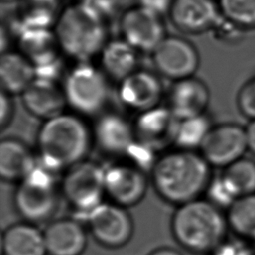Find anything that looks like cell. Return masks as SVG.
<instances>
[{"instance_id": "cell-5", "label": "cell", "mask_w": 255, "mask_h": 255, "mask_svg": "<svg viewBox=\"0 0 255 255\" xmlns=\"http://www.w3.org/2000/svg\"><path fill=\"white\" fill-rule=\"evenodd\" d=\"M108 79L101 68L78 63L65 75L62 85L67 106L82 117L101 115L110 95Z\"/></svg>"}, {"instance_id": "cell-29", "label": "cell", "mask_w": 255, "mask_h": 255, "mask_svg": "<svg viewBox=\"0 0 255 255\" xmlns=\"http://www.w3.org/2000/svg\"><path fill=\"white\" fill-rule=\"evenodd\" d=\"M221 15L240 28L255 27V0H219Z\"/></svg>"}, {"instance_id": "cell-28", "label": "cell", "mask_w": 255, "mask_h": 255, "mask_svg": "<svg viewBox=\"0 0 255 255\" xmlns=\"http://www.w3.org/2000/svg\"><path fill=\"white\" fill-rule=\"evenodd\" d=\"M223 178L240 196L255 193V161L242 157L224 168Z\"/></svg>"}, {"instance_id": "cell-25", "label": "cell", "mask_w": 255, "mask_h": 255, "mask_svg": "<svg viewBox=\"0 0 255 255\" xmlns=\"http://www.w3.org/2000/svg\"><path fill=\"white\" fill-rule=\"evenodd\" d=\"M60 13L59 0H20L16 13V33L23 29H51Z\"/></svg>"}, {"instance_id": "cell-23", "label": "cell", "mask_w": 255, "mask_h": 255, "mask_svg": "<svg viewBox=\"0 0 255 255\" xmlns=\"http://www.w3.org/2000/svg\"><path fill=\"white\" fill-rule=\"evenodd\" d=\"M137 53L123 38L110 40L99 55L101 69L108 78L120 83L137 70Z\"/></svg>"}, {"instance_id": "cell-12", "label": "cell", "mask_w": 255, "mask_h": 255, "mask_svg": "<svg viewBox=\"0 0 255 255\" xmlns=\"http://www.w3.org/2000/svg\"><path fill=\"white\" fill-rule=\"evenodd\" d=\"M147 178L144 170L129 161L116 162L105 167V191L110 200L130 207L144 197Z\"/></svg>"}, {"instance_id": "cell-30", "label": "cell", "mask_w": 255, "mask_h": 255, "mask_svg": "<svg viewBox=\"0 0 255 255\" xmlns=\"http://www.w3.org/2000/svg\"><path fill=\"white\" fill-rule=\"evenodd\" d=\"M206 192L208 195V200L219 208L225 207L228 209L231 204L237 198H239L233 188L228 184L221 174L214 179H211Z\"/></svg>"}, {"instance_id": "cell-15", "label": "cell", "mask_w": 255, "mask_h": 255, "mask_svg": "<svg viewBox=\"0 0 255 255\" xmlns=\"http://www.w3.org/2000/svg\"><path fill=\"white\" fill-rule=\"evenodd\" d=\"M168 15L172 25L187 34L212 30L222 18L213 0H173Z\"/></svg>"}, {"instance_id": "cell-3", "label": "cell", "mask_w": 255, "mask_h": 255, "mask_svg": "<svg viewBox=\"0 0 255 255\" xmlns=\"http://www.w3.org/2000/svg\"><path fill=\"white\" fill-rule=\"evenodd\" d=\"M54 32L61 51L78 63L100 55L109 41L105 16L92 3H71L65 7Z\"/></svg>"}, {"instance_id": "cell-24", "label": "cell", "mask_w": 255, "mask_h": 255, "mask_svg": "<svg viewBox=\"0 0 255 255\" xmlns=\"http://www.w3.org/2000/svg\"><path fill=\"white\" fill-rule=\"evenodd\" d=\"M35 79L34 65L21 52L8 50L1 54V90L9 95H22Z\"/></svg>"}, {"instance_id": "cell-8", "label": "cell", "mask_w": 255, "mask_h": 255, "mask_svg": "<svg viewBox=\"0 0 255 255\" xmlns=\"http://www.w3.org/2000/svg\"><path fill=\"white\" fill-rule=\"evenodd\" d=\"M86 220L93 237L108 248L126 245L133 233L132 219L126 207L112 201H103L88 214Z\"/></svg>"}, {"instance_id": "cell-36", "label": "cell", "mask_w": 255, "mask_h": 255, "mask_svg": "<svg viewBox=\"0 0 255 255\" xmlns=\"http://www.w3.org/2000/svg\"><path fill=\"white\" fill-rule=\"evenodd\" d=\"M148 255H182V254L176 249L171 247H160L153 250Z\"/></svg>"}, {"instance_id": "cell-13", "label": "cell", "mask_w": 255, "mask_h": 255, "mask_svg": "<svg viewBox=\"0 0 255 255\" xmlns=\"http://www.w3.org/2000/svg\"><path fill=\"white\" fill-rule=\"evenodd\" d=\"M178 124L179 120L164 106L139 113L132 123L135 141L157 153L174 144Z\"/></svg>"}, {"instance_id": "cell-14", "label": "cell", "mask_w": 255, "mask_h": 255, "mask_svg": "<svg viewBox=\"0 0 255 255\" xmlns=\"http://www.w3.org/2000/svg\"><path fill=\"white\" fill-rule=\"evenodd\" d=\"M163 86L157 75L137 69L120 82L119 98L128 109L142 113L159 106Z\"/></svg>"}, {"instance_id": "cell-4", "label": "cell", "mask_w": 255, "mask_h": 255, "mask_svg": "<svg viewBox=\"0 0 255 255\" xmlns=\"http://www.w3.org/2000/svg\"><path fill=\"white\" fill-rule=\"evenodd\" d=\"M228 223L221 208L208 199H194L178 205L171 219L177 243L196 254L212 253L224 240Z\"/></svg>"}, {"instance_id": "cell-16", "label": "cell", "mask_w": 255, "mask_h": 255, "mask_svg": "<svg viewBox=\"0 0 255 255\" xmlns=\"http://www.w3.org/2000/svg\"><path fill=\"white\" fill-rule=\"evenodd\" d=\"M92 130L96 144L110 155L126 156L135 141L132 123L119 113H102Z\"/></svg>"}, {"instance_id": "cell-32", "label": "cell", "mask_w": 255, "mask_h": 255, "mask_svg": "<svg viewBox=\"0 0 255 255\" xmlns=\"http://www.w3.org/2000/svg\"><path fill=\"white\" fill-rule=\"evenodd\" d=\"M0 106H1V111H0V127L1 128H5L7 127L13 117L14 114V106L12 103V100L10 98V95L3 90H1L0 94Z\"/></svg>"}, {"instance_id": "cell-19", "label": "cell", "mask_w": 255, "mask_h": 255, "mask_svg": "<svg viewBox=\"0 0 255 255\" xmlns=\"http://www.w3.org/2000/svg\"><path fill=\"white\" fill-rule=\"evenodd\" d=\"M44 237L48 255H82L88 244L87 231L76 218L52 221Z\"/></svg>"}, {"instance_id": "cell-2", "label": "cell", "mask_w": 255, "mask_h": 255, "mask_svg": "<svg viewBox=\"0 0 255 255\" xmlns=\"http://www.w3.org/2000/svg\"><path fill=\"white\" fill-rule=\"evenodd\" d=\"M210 164L194 150L165 152L152 165L151 181L157 194L177 205L197 199L211 181Z\"/></svg>"}, {"instance_id": "cell-17", "label": "cell", "mask_w": 255, "mask_h": 255, "mask_svg": "<svg viewBox=\"0 0 255 255\" xmlns=\"http://www.w3.org/2000/svg\"><path fill=\"white\" fill-rule=\"evenodd\" d=\"M210 94L199 79L189 77L174 81L167 95V108L179 121L205 114Z\"/></svg>"}, {"instance_id": "cell-26", "label": "cell", "mask_w": 255, "mask_h": 255, "mask_svg": "<svg viewBox=\"0 0 255 255\" xmlns=\"http://www.w3.org/2000/svg\"><path fill=\"white\" fill-rule=\"evenodd\" d=\"M228 226L240 237L255 241V193L240 196L227 209Z\"/></svg>"}, {"instance_id": "cell-21", "label": "cell", "mask_w": 255, "mask_h": 255, "mask_svg": "<svg viewBox=\"0 0 255 255\" xmlns=\"http://www.w3.org/2000/svg\"><path fill=\"white\" fill-rule=\"evenodd\" d=\"M38 157L22 140L3 138L0 142V175L6 181H21L38 165Z\"/></svg>"}, {"instance_id": "cell-27", "label": "cell", "mask_w": 255, "mask_h": 255, "mask_svg": "<svg viewBox=\"0 0 255 255\" xmlns=\"http://www.w3.org/2000/svg\"><path fill=\"white\" fill-rule=\"evenodd\" d=\"M212 128L208 117L203 114L179 121L174 144L180 149L199 148Z\"/></svg>"}, {"instance_id": "cell-38", "label": "cell", "mask_w": 255, "mask_h": 255, "mask_svg": "<svg viewBox=\"0 0 255 255\" xmlns=\"http://www.w3.org/2000/svg\"><path fill=\"white\" fill-rule=\"evenodd\" d=\"M254 243H255V241H254Z\"/></svg>"}, {"instance_id": "cell-20", "label": "cell", "mask_w": 255, "mask_h": 255, "mask_svg": "<svg viewBox=\"0 0 255 255\" xmlns=\"http://www.w3.org/2000/svg\"><path fill=\"white\" fill-rule=\"evenodd\" d=\"M19 52L36 70L60 62V46L54 30L48 28L23 29L17 33Z\"/></svg>"}, {"instance_id": "cell-34", "label": "cell", "mask_w": 255, "mask_h": 255, "mask_svg": "<svg viewBox=\"0 0 255 255\" xmlns=\"http://www.w3.org/2000/svg\"><path fill=\"white\" fill-rule=\"evenodd\" d=\"M245 131L247 137L248 150L255 155V120L250 121L248 126L245 128Z\"/></svg>"}, {"instance_id": "cell-31", "label": "cell", "mask_w": 255, "mask_h": 255, "mask_svg": "<svg viewBox=\"0 0 255 255\" xmlns=\"http://www.w3.org/2000/svg\"><path fill=\"white\" fill-rule=\"evenodd\" d=\"M239 112L250 121L255 120V77L240 88L236 98Z\"/></svg>"}, {"instance_id": "cell-6", "label": "cell", "mask_w": 255, "mask_h": 255, "mask_svg": "<svg viewBox=\"0 0 255 255\" xmlns=\"http://www.w3.org/2000/svg\"><path fill=\"white\" fill-rule=\"evenodd\" d=\"M56 173L40 163L24 179L19 181L14 194L18 213L31 223L44 222L53 217L60 202V190Z\"/></svg>"}, {"instance_id": "cell-22", "label": "cell", "mask_w": 255, "mask_h": 255, "mask_svg": "<svg viewBox=\"0 0 255 255\" xmlns=\"http://www.w3.org/2000/svg\"><path fill=\"white\" fill-rule=\"evenodd\" d=\"M3 255H47L44 231L34 223L19 222L6 228L1 238Z\"/></svg>"}, {"instance_id": "cell-10", "label": "cell", "mask_w": 255, "mask_h": 255, "mask_svg": "<svg viewBox=\"0 0 255 255\" xmlns=\"http://www.w3.org/2000/svg\"><path fill=\"white\" fill-rule=\"evenodd\" d=\"M199 150L211 166L225 168L242 158L248 150L245 128L235 124L212 127Z\"/></svg>"}, {"instance_id": "cell-7", "label": "cell", "mask_w": 255, "mask_h": 255, "mask_svg": "<svg viewBox=\"0 0 255 255\" xmlns=\"http://www.w3.org/2000/svg\"><path fill=\"white\" fill-rule=\"evenodd\" d=\"M61 191L79 217L87 218L106 195L105 167L86 159L79 162L65 171Z\"/></svg>"}, {"instance_id": "cell-33", "label": "cell", "mask_w": 255, "mask_h": 255, "mask_svg": "<svg viewBox=\"0 0 255 255\" xmlns=\"http://www.w3.org/2000/svg\"><path fill=\"white\" fill-rule=\"evenodd\" d=\"M172 1L173 0H138L137 5L146 8L159 16H162L163 14L169 12Z\"/></svg>"}, {"instance_id": "cell-11", "label": "cell", "mask_w": 255, "mask_h": 255, "mask_svg": "<svg viewBox=\"0 0 255 255\" xmlns=\"http://www.w3.org/2000/svg\"><path fill=\"white\" fill-rule=\"evenodd\" d=\"M120 30L122 38L137 52L152 53L166 37L161 16L139 5L123 14Z\"/></svg>"}, {"instance_id": "cell-37", "label": "cell", "mask_w": 255, "mask_h": 255, "mask_svg": "<svg viewBox=\"0 0 255 255\" xmlns=\"http://www.w3.org/2000/svg\"><path fill=\"white\" fill-rule=\"evenodd\" d=\"M3 3H12V2H16V1H20V0H1Z\"/></svg>"}, {"instance_id": "cell-35", "label": "cell", "mask_w": 255, "mask_h": 255, "mask_svg": "<svg viewBox=\"0 0 255 255\" xmlns=\"http://www.w3.org/2000/svg\"><path fill=\"white\" fill-rule=\"evenodd\" d=\"M9 37L10 34L8 32V29L5 27V25L1 26V31H0V49H1V54L8 51V45H9Z\"/></svg>"}, {"instance_id": "cell-9", "label": "cell", "mask_w": 255, "mask_h": 255, "mask_svg": "<svg viewBox=\"0 0 255 255\" xmlns=\"http://www.w3.org/2000/svg\"><path fill=\"white\" fill-rule=\"evenodd\" d=\"M151 54L157 72L174 81L193 77L199 67L197 49L178 36H166Z\"/></svg>"}, {"instance_id": "cell-1", "label": "cell", "mask_w": 255, "mask_h": 255, "mask_svg": "<svg viewBox=\"0 0 255 255\" xmlns=\"http://www.w3.org/2000/svg\"><path fill=\"white\" fill-rule=\"evenodd\" d=\"M93 141V130L82 116L62 113L39 128L38 161L55 173L66 171L86 159Z\"/></svg>"}, {"instance_id": "cell-18", "label": "cell", "mask_w": 255, "mask_h": 255, "mask_svg": "<svg viewBox=\"0 0 255 255\" xmlns=\"http://www.w3.org/2000/svg\"><path fill=\"white\" fill-rule=\"evenodd\" d=\"M26 110L44 121L64 113L67 106L63 86L56 80L36 77L22 94Z\"/></svg>"}]
</instances>
